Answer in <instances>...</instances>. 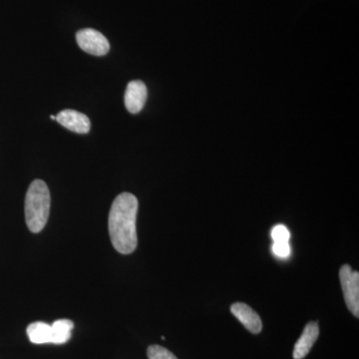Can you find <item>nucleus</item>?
<instances>
[{
  "label": "nucleus",
  "instance_id": "nucleus-1",
  "mask_svg": "<svg viewBox=\"0 0 359 359\" xmlns=\"http://www.w3.org/2000/svg\"><path fill=\"white\" fill-rule=\"evenodd\" d=\"M138 207V200L130 193L120 194L111 207L108 219L111 243L120 254H132L138 245L136 229Z\"/></svg>",
  "mask_w": 359,
  "mask_h": 359
},
{
  "label": "nucleus",
  "instance_id": "nucleus-2",
  "mask_svg": "<svg viewBox=\"0 0 359 359\" xmlns=\"http://www.w3.org/2000/svg\"><path fill=\"white\" fill-rule=\"evenodd\" d=\"M50 192L42 180L30 184L25 197V221L28 229L37 233L43 230L50 212Z\"/></svg>",
  "mask_w": 359,
  "mask_h": 359
},
{
  "label": "nucleus",
  "instance_id": "nucleus-3",
  "mask_svg": "<svg viewBox=\"0 0 359 359\" xmlns=\"http://www.w3.org/2000/svg\"><path fill=\"white\" fill-rule=\"evenodd\" d=\"M74 323L70 320H57L52 325L37 321L26 328L30 341L34 344H65L71 339Z\"/></svg>",
  "mask_w": 359,
  "mask_h": 359
},
{
  "label": "nucleus",
  "instance_id": "nucleus-4",
  "mask_svg": "<svg viewBox=\"0 0 359 359\" xmlns=\"http://www.w3.org/2000/svg\"><path fill=\"white\" fill-rule=\"evenodd\" d=\"M340 283L346 306L355 318L359 316V273L344 264L339 271Z\"/></svg>",
  "mask_w": 359,
  "mask_h": 359
},
{
  "label": "nucleus",
  "instance_id": "nucleus-5",
  "mask_svg": "<svg viewBox=\"0 0 359 359\" xmlns=\"http://www.w3.org/2000/svg\"><path fill=\"white\" fill-rule=\"evenodd\" d=\"M77 43L82 50L95 56H104L110 50L108 39L102 33L92 28H85L76 34Z\"/></svg>",
  "mask_w": 359,
  "mask_h": 359
},
{
  "label": "nucleus",
  "instance_id": "nucleus-6",
  "mask_svg": "<svg viewBox=\"0 0 359 359\" xmlns=\"http://www.w3.org/2000/svg\"><path fill=\"white\" fill-rule=\"evenodd\" d=\"M148 90L141 80H133L127 85L125 92V106L131 114H137L143 109L147 101Z\"/></svg>",
  "mask_w": 359,
  "mask_h": 359
},
{
  "label": "nucleus",
  "instance_id": "nucleus-7",
  "mask_svg": "<svg viewBox=\"0 0 359 359\" xmlns=\"http://www.w3.org/2000/svg\"><path fill=\"white\" fill-rule=\"evenodd\" d=\"M59 124L65 128L78 134H87L91 129V122L83 113L76 110L66 109L61 111L56 116Z\"/></svg>",
  "mask_w": 359,
  "mask_h": 359
},
{
  "label": "nucleus",
  "instance_id": "nucleus-8",
  "mask_svg": "<svg viewBox=\"0 0 359 359\" xmlns=\"http://www.w3.org/2000/svg\"><path fill=\"white\" fill-rule=\"evenodd\" d=\"M231 311L252 334H259L263 330V323L259 314L248 304L236 302L231 306Z\"/></svg>",
  "mask_w": 359,
  "mask_h": 359
},
{
  "label": "nucleus",
  "instance_id": "nucleus-9",
  "mask_svg": "<svg viewBox=\"0 0 359 359\" xmlns=\"http://www.w3.org/2000/svg\"><path fill=\"white\" fill-rule=\"evenodd\" d=\"M320 335V327L314 321L308 323L304 327L301 337L297 340L294 348V358L304 359L313 348V344Z\"/></svg>",
  "mask_w": 359,
  "mask_h": 359
},
{
  "label": "nucleus",
  "instance_id": "nucleus-10",
  "mask_svg": "<svg viewBox=\"0 0 359 359\" xmlns=\"http://www.w3.org/2000/svg\"><path fill=\"white\" fill-rule=\"evenodd\" d=\"M147 355L149 359H178L171 351L161 346H149Z\"/></svg>",
  "mask_w": 359,
  "mask_h": 359
},
{
  "label": "nucleus",
  "instance_id": "nucleus-11",
  "mask_svg": "<svg viewBox=\"0 0 359 359\" xmlns=\"http://www.w3.org/2000/svg\"><path fill=\"white\" fill-rule=\"evenodd\" d=\"M271 238L273 243H289L290 233L287 226L283 224H278L271 231Z\"/></svg>",
  "mask_w": 359,
  "mask_h": 359
},
{
  "label": "nucleus",
  "instance_id": "nucleus-12",
  "mask_svg": "<svg viewBox=\"0 0 359 359\" xmlns=\"http://www.w3.org/2000/svg\"><path fill=\"white\" fill-rule=\"evenodd\" d=\"M273 252L275 256L285 259L290 255V243H273Z\"/></svg>",
  "mask_w": 359,
  "mask_h": 359
},
{
  "label": "nucleus",
  "instance_id": "nucleus-13",
  "mask_svg": "<svg viewBox=\"0 0 359 359\" xmlns=\"http://www.w3.org/2000/svg\"><path fill=\"white\" fill-rule=\"evenodd\" d=\"M50 118H51L52 120H56V116L51 115Z\"/></svg>",
  "mask_w": 359,
  "mask_h": 359
}]
</instances>
